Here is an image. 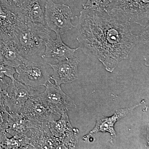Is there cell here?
I'll return each mask as SVG.
<instances>
[{"label":"cell","instance_id":"30bf717a","mask_svg":"<svg viewBox=\"0 0 149 149\" xmlns=\"http://www.w3.org/2000/svg\"><path fill=\"white\" fill-rule=\"evenodd\" d=\"M38 94L28 99L19 113L30 121L39 123H49L54 120V115L40 100Z\"/></svg>","mask_w":149,"mask_h":149},{"label":"cell","instance_id":"ba28073f","mask_svg":"<svg viewBox=\"0 0 149 149\" xmlns=\"http://www.w3.org/2000/svg\"><path fill=\"white\" fill-rule=\"evenodd\" d=\"M80 61L74 55L55 64L47 63L52 68L53 72L51 74V79L55 84L60 85L72 83L77 79L78 67Z\"/></svg>","mask_w":149,"mask_h":149},{"label":"cell","instance_id":"d6986e66","mask_svg":"<svg viewBox=\"0 0 149 149\" xmlns=\"http://www.w3.org/2000/svg\"><path fill=\"white\" fill-rule=\"evenodd\" d=\"M79 130L72 128L60 142L57 149H75L78 143Z\"/></svg>","mask_w":149,"mask_h":149},{"label":"cell","instance_id":"4fadbf2b","mask_svg":"<svg viewBox=\"0 0 149 149\" xmlns=\"http://www.w3.org/2000/svg\"><path fill=\"white\" fill-rule=\"evenodd\" d=\"M47 0H26L16 14L19 20L46 25L45 9Z\"/></svg>","mask_w":149,"mask_h":149},{"label":"cell","instance_id":"d4e9b609","mask_svg":"<svg viewBox=\"0 0 149 149\" xmlns=\"http://www.w3.org/2000/svg\"><path fill=\"white\" fill-rule=\"evenodd\" d=\"M6 110V107L4 103L2 100H0V111Z\"/></svg>","mask_w":149,"mask_h":149},{"label":"cell","instance_id":"e0dca14e","mask_svg":"<svg viewBox=\"0 0 149 149\" xmlns=\"http://www.w3.org/2000/svg\"><path fill=\"white\" fill-rule=\"evenodd\" d=\"M48 125L51 133L57 140L59 144L67 133L73 128L67 113L62 114L58 120H52L49 123Z\"/></svg>","mask_w":149,"mask_h":149},{"label":"cell","instance_id":"ffe728a7","mask_svg":"<svg viewBox=\"0 0 149 149\" xmlns=\"http://www.w3.org/2000/svg\"><path fill=\"white\" fill-rule=\"evenodd\" d=\"M112 0H88L83 4V9L107 12Z\"/></svg>","mask_w":149,"mask_h":149},{"label":"cell","instance_id":"7402d4cb","mask_svg":"<svg viewBox=\"0 0 149 149\" xmlns=\"http://www.w3.org/2000/svg\"><path fill=\"white\" fill-rule=\"evenodd\" d=\"M16 73L15 68L10 65L0 62V77L4 78L5 76L10 78L11 80H15L14 74Z\"/></svg>","mask_w":149,"mask_h":149},{"label":"cell","instance_id":"cb8c5ba5","mask_svg":"<svg viewBox=\"0 0 149 149\" xmlns=\"http://www.w3.org/2000/svg\"><path fill=\"white\" fill-rule=\"evenodd\" d=\"M8 85L9 83L5 80L4 78L0 77V100L3 101L6 95Z\"/></svg>","mask_w":149,"mask_h":149},{"label":"cell","instance_id":"5b68a950","mask_svg":"<svg viewBox=\"0 0 149 149\" xmlns=\"http://www.w3.org/2000/svg\"><path fill=\"white\" fill-rule=\"evenodd\" d=\"M45 87L44 92L38 95L54 115L60 118L63 113L75 108L76 105L74 101L62 91L60 85L53 84L50 80Z\"/></svg>","mask_w":149,"mask_h":149},{"label":"cell","instance_id":"603a6c76","mask_svg":"<svg viewBox=\"0 0 149 149\" xmlns=\"http://www.w3.org/2000/svg\"><path fill=\"white\" fill-rule=\"evenodd\" d=\"M26 0H0V3L15 14Z\"/></svg>","mask_w":149,"mask_h":149},{"label":"cell","instance_id":"ac0fdd59","mask_svg":"<svg viewBox=\"0 0 149 149\" xmlns=\"http://www.w3.org/2000/svg\"><path fill=\"white\" fill-rule=\"evenodd\" d=\"M0 149H29L28 137L8 138L6 136L0 143Z\"/></svg>","mask_w":149,"mask_h":149},{"label":"cell","instance_id":"277c9868","mask_svg":"<svg viewBox=\"0 0 149 149\" xmlns=\"http://www.w3.org/2000/svg\"><path fill=\"white\" fill-rule=\"evenodd\" d=\"M72 13L69 6L47 0L45 9V20L46 26L54 31L56 35H62L75 28L72 24Z\"/></svg>","mask_w":149,"mask_h":149},{"label":"cell","instance_id":"9c48e42d","mask_svg":"<svg viewBox=\"0 0 149 149\" xmlns=\"http://www.w3.org/2000/svg\"><path fill=\"white\" fill-rule=\"evenodd\" d=\"M56 39L51 37L46 42L45 52L42 57L47 63H57L59 62L70 58L75 55V52L79 48L72 49L65 45L61 35H56Z\"/></svg>","mask_w":149,"mask_h":149},{"label":"cell","instance_id":"44dd1931","mask_svg":"<svg viewBox=\"0 0 149 149\" xmlns=\"http://www.w3.org/2000/svg\"><path fill=\"white\" fill-rule=\"evenodd\" d=\"M8 116L9 112L6 110L0 111V143L6 136Z\"/></svg>","mask_w":149,"mask_h":149},{"label":"cell","instance_id":"7c38bea8","mask_svg":"<svg viewBox=\"0 0 149 149\" xmlns=\"http://www.w3.org/2000/svg\"><path fill=\"white\" fill-rule=\"evenodd\" d=\"M49 123H39L28 137L29 149H57L59 143L51 133Z\"/></svg>","mask_w":149,"mask_h":149},{"label":"cell","instance_id":"52a82bcc","mask_svg":"<svg viewBox=\"0 0 149 149\" xmlns=\"http://www.w3.org/2000/svg\"><path fill=\"white\" fill-rule=\"evenodd\" d=\"M8 83L3 102L9 112H19L28 99L39 93L36 88L24 85L16 79Z\"/></svg>","mask_w":149,"mask_h":149},{"label":"cell","instance_id":"6da1fadb","mask_svg":"<svg viewBox=\"0 0 149 149\" xmlns=\"http://www.w3.org/2000/svg\"><path fill=\"white\" fill-rule=\"evenodd\" d=\"M130 24L105 12L83 9L77 27L79 49L113 72L141 41V36L133 33Z\"/></svg>","mask_w":149,"mask_h":149},{"label":"cell","instance_id":"8fae6325","mask_svg":"<svg viewBox=\"0 0 149 149\" xmlns=\"http://www.w3.org/2000/svg\"><path fill=\"white\" fill-rule=\"evenodd\" d=\"M143 102L144 101L143 100L140 103L136 104L135 105L117 110L114 113V114L111 116H103L98 118L97 119L95 127L90 133L83 137V140L85 141H87L93 135L99 132L103 133L107 132L110 133L111 136L116 137V134L114 129V125L116 122L125 117L128 113L136 109V108L140 106Z\"/></svg>","mask_w":149,"mask_h":149},{"label":"cell","instance_id":"5bb4252c","mask_svg":"<svg viewBox=\"0 0 149 149\" xmlns=\"http://www.w3.org/2000/svg\"><path fill=\"white\" fill-rule=\"evenodd\" d=\"M7 133L12 136L24 138L37 126L38 123L26 119L19 113L9 111Z\"/></svg>","mask_w":149,"mask_h":149},{"label":"cell","instance_id":"2e32d148","mask_svg":"<svg viewBox=\"0 0 149 149\" xmlns=\"http://www.w3.org/2000/svg\"><path fill=\"white\" fill-rule=\"evenodd\" d=\"M25 58L19 53L12 40H0V62L15 68L20 65Z\"/></svg>","mask_w":149,"mask_h":149},{"label":"cell","instance_id":"7a4b0ae2","mask_svg":"<svg viewBox=\"0 0 149 149\" xmlns=\"http://www.w3.org/2000/svg\"><path fill=\"white\" fill-rule=\"evenodd\" d=\"M51 31L45 24L19 19L12 40L19 53L25 57L35 54L45 45L52 37Z\"/></svg>","mask_w":149,"mask_h":149},{"label":"cell","instance_id":"3957f363","mask_svg":"<svg viewBox=\"0 0 149 149\" xmlns=\"http://www.w3.org/2000/svg\"><path fill=\"white\" fill-rule=\"evenodd\" d=\"M107 13L149 31V0H112Z\"/></svg>","mask_w":149,"mask_h":149},{"label":"cell","instance_id":"8992f818","mask_svg":"<svg viewBox=\"0 0 149 149\" xmlns=\"http://www.w3.org/2000/svg\"><path fill=\"white\" fill-rule=\"evenodd\" d=\"M47 65L45 63L35 62L25 58L20 65L15 68L17 80L32 88L45 86L51 79Z\"/></svg>","mask_w":149,"mask_h":149},{"label":"cell","instance_id":"9a60e30c","mask_svg":"<svg viewBox=\"0 0 149 149\" xmlns=\"http://www.w3.org/2000/svg\"><path fill=\"white\" fill-rule=\"evenodd\" d=\"M18 21L16 14L0 3V40H13Z\"/></svg>","mask_w":149,"mask_h":149}]
</instances>
